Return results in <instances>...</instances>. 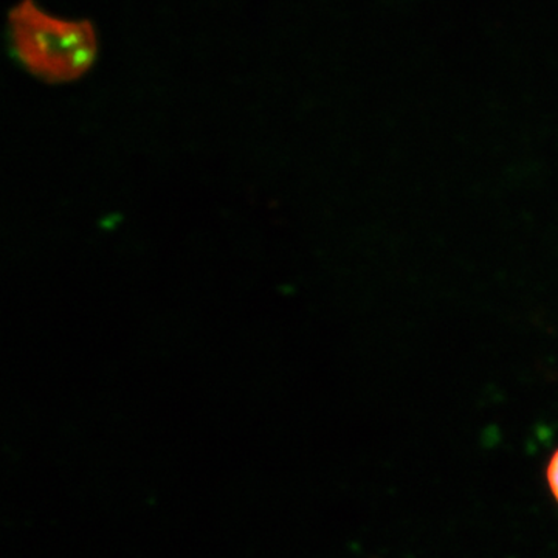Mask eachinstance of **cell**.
Returning a JSON list of instances; mask_svg holds the SVG:
<instances>
[{
  "label": "cell",
  "mask_w": 558,
  "mask_h": 558,
  "mask_svg": "<svg viewBox=\"0 0 558 558\" xmlns=\"http://www.w3.org/2000/svg\"><path fill=\"white\" fill-rule=\"evenodd\" d=\"M548 483L550 492H553L554 497H556L558 501V450L550 458L548 465Z\"/></svg>",
  "instance_id": "obj_2"
},
{
  "label": "cell",
  "mask_w": 558,
  "mask_h": 558,
  "mask_svg": "<svg viewBox=\"0 0 558 558\" xmlns=\"http://www.w3.org/2000/svg\"><path fill=\"white\" fill-rule=\"evenodd\" d=\"M7 27L14 58L43 83H75L97 62L100 44L90 21L64 20L35 0H21L11 9Z\"/></svg>",
  "instance_id": "obj_1"
}]
</instances>
